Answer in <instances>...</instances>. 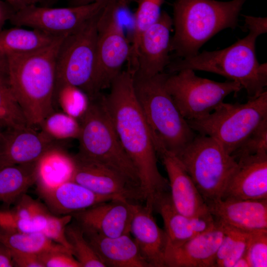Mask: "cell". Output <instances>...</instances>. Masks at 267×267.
I'll use <instances>...</instances> for the list:
<instances>
[{"label": "cell", "instance_id": "1", "mask_svg": "<svg viewBox=\"0 0 267 267\" xmlns=\"http://www.w3.org/2000/svg\"><path fill=\"white\" fill-rule=\"evenodd\" d=\"M102 100L120 141L135 166L145 202L170 191L168 179L157 166V154L152 133L137 99L134 72L122 71Z\"/></svg>", "mask_w": 267, "mask_h": 267}, {"label": "cell", "instance_id": "2", "mask_svg": "<svg viewBox=\"0 0 267 267\" xmlns=\"http://www.w3.org/2000/svg\"><path fill=\"white\" fill-rule=\"evenodd\" d=\"M67 35V34H66ZM35 51L7 55V76L11 90L29 125L40 127L54 112L56 58L65 37Z\"/></svg>", "mask_w": 267, "mask_h": 267}, {"label": "cell", "instance_id": "3", "mask_svg": "<svg viewBox=\"0 0 267 267\" xmlns=\"http://www.w3.org/2000/svg\"><path fill=\"white\" fill-rule=\"evenodd\" d=\"M247 0H175L171 51L178 58L197 54L210 39L238 26V16Z\"/></svg>", "mask_w": 267, "mask_h": 267}, {"label": "cell", "instance_id": "4", "mask_svg": "<svg viewBox=\"0 0 267 267\" xmlns=\"http://www.w3.org/2000/svg\"><path fill=\"white\" fill-rule=\"evenodd\" d=\"M249 34L225 48L199 52L178 58L167 66L171 73L189 69L215 73L238 83L248 98L260 95L267 86V64L257 58L255 43L261 34L249 30Z\"/></svg>", "mask_w": 267, "mask_h": 267}, {"label": "cell", "instance_id": "5", "mask_svg": "<svg viewBox=\"0 0 267 267\" xmlns=\"http://www.w3.org/2000/svg\"><path fill=\"white\" fill-rule=\"evenodd\" d=\"M167 74L151 77L134 75L135 95L153 134L177 156L194 139L196 133L182 116L165 87Z\"/></svg>", "mask_w": 267, "mask_h": 267}, {"label": "cell", "instance_id": "6", "mask_svg": "<svg viewBox=\"0 0 267 267\" xmlns=\"http://www.w3.org/2000/svg\"><path fill=\"white\" fill-rule=\"evenodd\" d=\"M79 119L77 154L115 171L140 188L137 171L120 141L101 93L89 99L86 111Z\"/></svg>", "mask_w": 267, "mask_h": 267}, {"label": "cell", "instance_id": "7", "mask_svg": "<svg viewBox=\"0 0 267 267\" xmlns=\"http://www.w3.org/2000/svg\"><path fill=\"white\" fill-rule=\"evenodd\" d=\"M267 119V91L244 103L223 102L211 113L187 121L195 133L215 139L231 155Z\"/></svg>", "mask_w": 267, "mask_h": 267}, {"label": "cell", "instance_id": "8", "mask_svg": "<svg viewBox=\"0 0 267 267\" xmlns=\"http://www.w3.org/2000/svg\"><path fill=\"white\" fill-rule=\"evenodd\" d=\"M176 156L206 202L221 198L226 183L237 164L215 139L201 134H196Z\"/></svg>", "mask_w": 267, "mask_h": 267}, {"label": "cell", "instance_id": "9", "mask_svg": "<svg viewBox=\"0 0 267 267\" xmlns=\"http://www.w3.org/2000/svg\"><path fill=\"white\" fill-rule=\"evenodd\" d=\"M123 0H110L100 12L97 23V37L93 88L96 96L110 88L121 73L131 53V43L119 22Z\"/></svg>", "mask_w": 267, "mask_h": 267}, {"label": "cell", "instance_id": "10", "mask_svg": "<svg viewBox=\"0 0 267 267\" xmlns=\"http://www.w3.org/2000/svg\"><path fill=\"white\" fill-rule=\"evenodd\" d=\"M165 85L177 108L187 121L207 116L227 96L242 89L235 81H213L197 76L194 70L189 69L167 74Z\"/></svg>", "mask_w": 267, "mask_h": 267}, {"label": "cell", "instance_id": "11", "mask_svg": "<svg viewBox=\"0 0 267 267\" xmlns=\"http://www.w3.org/2000/svg\"><path fill=\"white\" fill-rule=\"evenodd\" d=\"M99 13L65 36L56 58V81L79 88L89 99L97 96L93 79Z\"/></svg>", "mask_w": 267, "mask_h": 267}, {"label": "cell", "instance_id": "12", "mask_svg": "<svg viewBox=\"0 0 267 267\" xmlns=\"http://www.w3.org/2000/svg\"><path fill=\"white\" fill-rule=\"evenodd\" d=\"M105 4L93 2L63 7L31 4L14 12L9 21L16 26L27 27L60 36L71 33L96 15Z\"/></svg>", "mask_w": 267, "mask_h": 267}, {"label": "cell", "instance_id": "13", "mask_svg": "<svg viewBox=\"0 0 267 267\" xmlns=\"http://www.w3.org/2000/svg\"><path fill=\"white\" fill-rule=\"evenodd\" d=\"M157 155L161 158L168 176L172 202L180 213L192 217H212L205 200L178 158L153 136Z\"/></svg>", "mask_w": 267, "mask_h": 267}, {"label": "cell", "instance_id": "14", "mask_svg": "<svg viewBox=\"0 0 267 267\" xmlns=\"http://www.w3.org/2000/svg\"><path fill=\"white\" fill-rule=\"evenodd\" d=\"M73 158L70 180L99 195L120 197L133 202L144 200L140 188L115 171L78 154Z\"/></svg>", "mask_w": 267, "mask_h": 267}, {"label": "cell", "instance_id": "15", "mask_svg": "<svg viewBox=\"0 0 267 267\" xmlns=\"http://www.w3.org/2000/svg\"><path fill=\"white\" fill-rule=\"evenodd\" d=\"M172 18L162 11L157 21L147 29L139 40L136 54L135 76L151 77L163 72L170 61Z\"/></svg>", "mask_w": 267, "mask_h": 267}, {"label": "cell", "instance_id": "16", "mask_svg": "<svg viewBox=\"0 0 267 267\" xmlns=\"http://www.w3.org/2000/svg\"><path fill=\"white\" fill-rule=\"evenodd\" d=\"M134 203L117 198L71 215L82 229L105 237H115L130 234Z\"/></svg>", "mask_w": 267, "mask_h": 267}, {"label": "cell", "instance_id": "17", "mask_svg": "<svg viewBox=\"0 0 267 267\" xmlns=\"http://www.w3.org/2000/svg\"><path fill=\"white\" fill-rule=\"evenodd\" d=\"M221 199H267V153L239 158Z\"/></svg>", "mask_w": 267, "mask_h": 267}, {"label": "cell", "instance_id": "18", "mask_svg": "<svg viewBox=\"0 0 267 267\" xmlns=\"http://www.w3.org/2000/svg\"><path fill=\"white\" fill-rule=\"evenodd\" d=\"M0 133V169L36 162L56 146L54 140L31 126L7 129Z\"/></svg>", "mask_w": 267, "mask_h": 267}, {"label": "cell", "instance_id": "19", "mask_svg": "<svg viewBox=\"0 0 267 267\" xmlns=\"http://www.w3.org/2000/svg\"><path fill=\"white\" fill-rule=\"evenodd\" d=\"M152 204L134 203L130 233L143 258L149 267H165L168 238L153 215Z\"/></svg>", "mask_w": 267, "mask_h": 267}, {"label": "cell", "instance_id": "20", "mask_svg": "<svg viewBox=\"0 0 267 267\" xmlns=\"http://www.w3.org/2000/svg\"><path fill=\"white\" fill-rule=\"evenodd\" d=\"M206 203L216 222L247 232L267 230V199H219Z\"/></svg>", "mask_w": 267, "mask_h": 267}, {"label": "cell", "instance_id": "21", "mask_svg": "<svg viewBox=\"0 0 267 267\" xmlns=\"http://www.w3.org/2000/svg\"><path fill=\"white\" fill-rule=\"evenodd\" d=\"M216 223L215 227L180 245H167L165 267H216V253L223 236L222 227Z\"/></svg>", "mask_w": 267, "mask_h": 267}, {"label": "cell", "instance_id": "22", "mask_svg": "<svg viewBox=\"0 0 267 267\" xmlns=\"http://www.w3.org/2000/svg\"><path fill=\"white\" fill-rule=\"evenodd\" d=\"M152 204L153 210L158 212L163 219L168 246L180 245L217 225L213 217H192L179 213L172 202L170 191L156 195Z\"/></svg>", "mask_w": 267, "mask_h": 267}, {"label": "cell", "instance_id": "23", "mask_svg": "<svg viewBox=\"0 0 267 267\" xmlns=\"http://www.w3.org/2000/svg\"><path fill=\"white\" fill-rule=\"evenodd\" d=\"M37 190L48 210L55 216L72 215L100 203L122 198L96 194L72 180L51 187L37 186Z\"/></svg>", "mask_w": 267, "mask_h": 267}, {"label": "cell", "instance_id": "24", "mask_svg": "<svg viewBox=\"0 0 267 267\" xmlns=\"http://www.w3.org/2000/svg\"><path fill=\"white\" fill-rule=\"evenodd\" d=\"M82 230L85 238L105 267H149L130 234L108 237Z\"/></svg>", "mask_w": 267, "mask_h": 267}, {"label": "cell", "instance_id": "25", "mask_svg": "<svg viewBox=\"0 0 267 267\" xmlns=\"http://www.w3.org/2000/svg\"><path fill=\"white\" fill-rule=\"evenodd\" d=\"M58 37L18 26L2 30L0 32V53L7 56L35 51L49 45Z\"/></svg>", "mask_w": 267, "mask_h": 267}, {"label": "cell", "instance_id": "26", "mask_svg": "<svg viewBox=\"0 0 267 267\" xmlns=\"http://www.w3.org/2000/svg\"><path fill=\"white\" fill-rule=\"evenodd\" d=\"M38 161L0 169V202H16L37 180Z\"/></svg>", "mask_w": 267, "mask_h": 267}, {"label": "cell", "instance_id": "27", "mask_svg": "<svg viewBox=\"0 0 267 267\" xmlns=\"http://www.w3.org/2000/svg\"><path fill=\"white\" fill-rule=\"evenodd\" d=\"M73 157L56 145L38 160L37 186L51 187L70 180L73 170Z\"/></svg>", "mask_w": 267, "mask_h": 267}, {"label": "cell", "instance_id": "28", "mask_svg": "<svg viewBox=\"0 0 267 267\" xmlns=\"http://www.w3.org/2000/svg\"><path fill=\"white\" fill-rule=\"evenodd\" d=\"M0 243L11 251L39 255L50 251L72 253L45 236L42 232H23L0 226Z\"/></svg>", "mask_w": 267, "mask_h": 267}, {"label": "cell", "instance_id": "29", "mask_svg": "<svg viewBox=\"0 0 267 267\" xmlns=\"http://www.w3.org/2000/svg\"><path fill=\"white\" fill-rule=\"evenodd\" d=\"M165 0H139L137 8L133 16L134 27L131 43V53L128 62L133 71L135 66L137 49L143 33L159 19L161 7Z\"/></svg>", "mask_w": 267, "mask_h": 267}, {"label": "cell", "instance_id": "30", "mask_svg": "<svg viewBox=\"0 0 267 267\" xmlns=\"http://www.w3.org/2000/svg\"><path fill=\"white\" fill-rule=\"evenodd\" d=\"M28 126H31L11 90L7 74L0 73V127L7 129Z\"/></svg>", "mask_w": 267, "mask_h": 267}, {"label": "cell", "instance_id": "31", "mask_svg": "<svg viewBox=\"0 0 267 267\" xmlns=\"http://www.w3.org/2000/svg\"><path fill=\"white\" fill-rule=\"evenodd\" d=\"M89 102L88 95L79 88L56 81L54 103H57L63 112L77 119L86 111Z\"/></svg>", "mask_w": 267, "mask_h": 267}, {"label": "cell", "instance_id": "32", "mask_svg": "<svg viewBox=\"0 0 267 267\" xmlns=\"http://www.w3.org/2000/svg\"><path fill=\"white\" fill-rule=\"evenodd\" d=\"M66 234L73 255L81 267H105L85 238L82 229L77 222L67 225Z\"/></svg>", "mask_w": 267, "mask_h": 267}, {"label": "cell", "instance_id": "33", "mask_svg": "<svg viewBox=\"0 0 267 267\" xmlns=\"http://www.w3.org/2000/svg\"><path fill=\"white\" fill-rule=\"evenodd\" d=\"M42 132L53 140L77 138L80 131L78 119L62 112H54L40 127Z\"/></svg>", "mask_w": 267, "mask_h": 267}, {"label": "cell", "instance_id": "34", "mask_svg": "<svg viewBox=\"0 0 267 267\" xmlns=\"http://www.w3.org/2000/svg\"><path fill=\"white\" fill-rule=\"evenodd\" d=\"M267 153V119L264 121L231 155L239 158Z\"/></svg>", "mask_w": 267, "mask_h": 267}, {"label": "cell", "instance_id": "35", "mask_svg": "<svg viewBox=\"0 0 267 267\" xmlns=\"http://www.w3.org/2000/svg\"><path fill=\"white\" fill-rule=\"evenodd\" d=\"M245 256L250 267H267V230L251 232Z\"/></svg>", "mask_w": 267, "mask_h": 267}, {"label": "cell", "instance_id": "36", "mask_svg": "<svg viewBox=\"0 0 267 267\" xmlns=\"http://www.w3.org/2000/svg\"><path fill=\"white\" fill-rule=\"evenodd\" d=\"M72 219L71 215L55 216L50 214L46 225L42 231L47 238L63 246L72 253V248L66 234V228Z\"/></svg>", "mask_w": 267, "mask_h": 267}, {"label": "cell", "instance_id": "37", "mask_svg": "<svg viewBox=\"0 0 267 267\" xmlns=\"http://www.w3.org/2000/svg\"><path fill=\"white\" fill-rule=\"evenodd\" d=\"M14 209L7 212V220L4 226H8L11 222L18 220L30 218L35 215L48 209L40 202L26 194L22 195L16 201Z\"/></svg>", "mask_w": 267, "mask_h": 267}, {"label": "cell", "instance_id": "38", "mask_svg": "<svg viewBox=\"0 0 267 267\" xmlns=\"http://www.w3.org/2000/svg\"><path fill=\"white\" fill-rule=\"evenodd\" d=\"M44 267H81L73 254L66 251H50L38 255Z\"/></svg>", "mask_w": 267, "mask_h": 267}, {"label": "cell", "instance_id": "39", "mask_svg": "<svg viewBox=\"0 0 267 267\" xmlns=\"http://www.w3.org/2000/svg\"><path fill=\"white\" fill-rule=\"evenodd\" d=\"M48 210L40 213L26 219H22L11 222L8 226L16 230L23 232H42L45 228L49 215Z\"/></svg>", "mask_w": 267, "mask_h": 267}, {"label": "cell", "instance_id": "40", "mask_svg": "<svg viewBox=\"0 0 267 267\" xmlns=\"http://www.w3.org/2000/svg\"><path fill=\"white\" fill-rule=\"evenodd\" d=\"M222 228L223 236L218 249L216 256V267H221L222 264L232 251L239 230L216 222Z\"/></svg>", "mask_w": 267, "mask_h": 267}, {"label": "cell", "instance_id": "41", "mask_svg": "<svg viewBox=\"0 0 267 267\" xmlns=\"http://www.w3.org/2000/svg\"><path fill=\"white\" fill-rule=\"evenodd\" d=\"M251 232L239 230L235 245L221 267H233L239 259L245 256Z\"/></svg>", "mask_w": 267, "mask_h": 267}, {"label": "cell", "instance_id": "42", "mask_svg": "<svg viewBox=\"0 0 267 267\" xmlns=\"http://www.w3.org/2000/svg\"><path fill=\"white\" fill-rule=\"evenodd\" d=\"M8 250L10 253L14 266L44 267L38 255Z\"/></svg>", "mask_w": 267, "mask_h": 267}, {"label": "cell", "instance_id": "43", "mask_svg": "<svg viewBox=\"0 0 267 267\" xmlns=\"http://www.w3.org/2000/svg\"><path fill=\"white\" fill-rule=\"evenodd\" d=\"M245 18V27L246 29L255 30L260 32L262 34L267 32V17H255L250 15H242Z\"/></svg>", "mask_w": 267, "mask_h": 267}, {"label": "cell", "instance_id": "44", "mask_svg": "<svg viewBox=\"0 0 267 267\" xmlns=\"http://www.w3.org/2000/svg\"><path fill=\"white\" fill-rule=\"evenodd\" d=\"M14 12L10 6L3 0H0V32L6 21H9Z\"/></svg>", "mask_w": 267, "mask_h": 267}, {"label": "cell", "instance_id": "45", "mask_svg": "<svg viewBox=\"0 0 267 267\" xmlns=\"http://www.w3.org/2000/svg\"><path fill=\"white\" fill-rule=\"evenodd\" d=\"M0 249V267H10L14 266L13 262L9 250L4 247Z\"/></svg>", "mask_w": 267, "mask_h": 267}, {"label": "cell", "instance_id": "46", "mask_svg": "<svg viewBox=\"0 0 267 267\" xmlns=\"http://www.w3.org/2000/svg\"><path fill=\"white\" fill-rule=\"evenodd\" d=\"M110 0H69L70 5H80L87 4L93 2H105L106 3ZM129 4L136 3L139 0H123Z\"/></svg>", "mask_w": 267, "mask_h": 267}, {"label": "cell", "instance_id": "47", "mask_svg": "<svg viewBox=\"0 0 267 267\" xmlns=\"http://www.w3.org/2000/svg\"><path fill=\"white\" fill-rule=\"evenodd\" d=\"M16 12L31 4L29 0H3Z\"/></svg>", "mask_w": 267, "mask_h": 267}, {"label": "cell", "instance_id": "48", "mask_svg": "<svg viewBox=\"0 0 267 267\" xmlns=\"http://www.w3.org/2000/svg\"><path fill=\"white\" fill-rule=\"evenodd\" d=\"M8 63L7 57L0 53V73L7 74Z\"/></svg>", "mask_w": 267, "mask_h": 267}, {"label": "cell", "instance_id": "49", "mask_svg": "<svg viewBox=\"0 0 267 267\" xmlns=\"http://www.w3.org/2000/svg\"><path fill=\"white\" fill-rule=\"evenodd\" d=\"M233 267H250V265L246 257L244 256L236 262Z\"/></svg>", "mask_w": 267, "mask_h": 267}, {"label": "cell", "instance_id": "50", "mask_svg": "<svg viewBox=\"0 0 267 267\" xmlns=\"http://www.w3.org/2000/svg\"><path fill=\"white\" fill-rule=\"evenodd\" d=\"M6 217V212L0 211V226H3L5 224Z\"/></svg>", "mask_w": 267, "mask_h": 267}, {"label": "cell", "instance_id": "51", "mask_svg": "<svg viewBox=\"0 0 267 267\" xmlns=\"http://www.w3.org/2000/svg\"><path fill=\"white\" fill-rule=\"evenodd\" d=\"M31 4H37L42 0H29Z\"/></svg>", "mask_w": 267, "mask_h": 267}, {"label": "cell", "instance_id": "52", "mask_svg": "<svg viewBox=\"0 0 267 267\" xmlns=\"http://www.w3.org/2000/svg\"><path fill=\"white\" fill-rule=\"evenodd\" d=\"M0 135H1V133L0 132Z\"/></svg>", "mask_w": 267, "mask_h": 267}, {"label": "cell", "instance_id": "53", "mask_svg": "<svg viewBox=\"0 0 267 267\" xmlns=\"http://www.w3.org/2000/svg\"><path fill=\"white\" fill-rule=\"evenodd\" d=\"M51 1H54V0H50Z\"/></svg>", "mask_w": 267, "mask_h": 267}]
</instances>
